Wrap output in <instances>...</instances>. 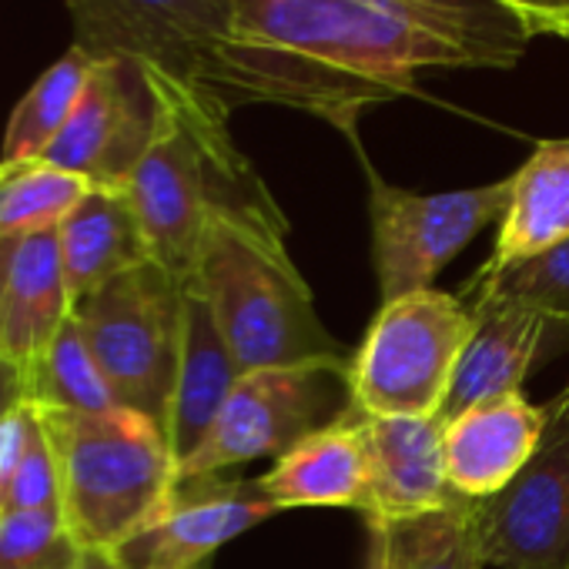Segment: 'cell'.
Segmentation results:
<instances>
[{
  "label": "cell",
  "instance_id": "cell-24",
  "mask_svg": "<svg viewBox=\"0 0 569 569\" xmlns=\"http://www.w3.org/2000/svg\"><path fill=\"white\" fill-rule=\"evenodd\" d=\"M479 499L456 496L449 506L392 526L389 569H482Z\"/></svg>",
  "mask_w": 569,
  "mask_h": 569
},
{
  "label": "cell",
  "instance_id": "cell-19",
  "mask_svg": "<svg viewBox=\"0 0 569 569\" xmlns=\"http://www.w3.org/2000/svg\"><path fill=\"white\" fill-rule=\"evenodd\" d=\"M61 264L71 306L104 281L151 261V244L124 188L91 184L58 224Z\"/></svg>",
  "mask_w": 569,
  "mask_h": 569
},
{
  "label": "cell",
  "instance_id": "cell-5",
  "mask_svg": "<svg viewBox=\"0 0 569 569\" xmlns=\"http://www.w3.org/2000/svg\"><path fill=\"white\" fill-rule=\"evenodd\" d=\"M71 316L118 406L164 432L181 356L184 278L151 258L78 299Z\"/></svg>",
  "mask_w": 569,
  "mask_h": 569
},
{
  "label": "cell",
  "instance_id": "cell-3",
  "mask_svg": "<svg viewBox=\"0 0 569 569\" xmlns=\"http://www.w3.org/2000/svg\"><path fill=\"white\" fill-rule=\"evenodd\" d=\"M284 238L289 221L218 211L201 234L188 278L204 292L241 372L352 362V352L322 326Z\"/></svg>",
  "mask_w": 569,
  "mask_h": 569
},
{
  "label": "cell",
  "instance_id": "cell-27",
  "mask_svg": "<svg viewBox=\"0 0 569 569\" xmlns=\"http://www.w3.org/2000/svg\"><path fill=\"white\" fill-rule=\"evenodd\" d=\"M81 556L58 509H0V569H74Z\"/></svg>",
  "mask_w": 569,
  "mask_h": 569
},
{
  "label": "cell",
  "instance_id": "cell-25",
  "mask_svg": "<svg viewBox=\"0 0 569 569\" xmlns=\"http://www.w3.org/2000/svg\"><path fill=\"white\" fill-rule=\"evenodd\" d=\"M91 181L48 161H0V238L58 228Z\"/></svg>",
  "mask_w": 569,
  "mask_h": 569
},
{
  "label": "cell",
  "instance_id": "cell-4",
  "mask_svg": "<svg viewBox=\"0 0 569 569\" xmlns=\"http://www.w3.org/2000/svg\"><path fill=\"white\" fill-rule=\"evenodd\" d=\"M38 412L58 459L61 516L84 549L114 552L174 499V456L144 416Z\"/></svg>",
  "mask_w": 569,
  "mask_h": 569
},
{
  "label": "cell",
  "instance_id": "cell-26",
  "mask_svg": "<svg viewBox=\"0 0 569 569\" xmlns=\"http://www.w3.org/2000/svg\"><path fill=\"white\" fill-rule=\"evenodd\" d=\"M469 296L512 299L556 326H569V238L519 264H482L469 281Z\"/></svg>",
  "mask_w": 569,
  "mask_h": 569
},
{
  "label": "cell",
  "instance_id": "cell-32",
  "mask_svg": "<svg viewBox=\"0 0 569 569\" xmlns=\"http://www.w3.org/2000/svg\"><path fill=\"white\" fill-rule=\"evenodd\" d=\"M366 559L362 569H389V549H392V522L366 519Z\"/></svg>",
  "mask_w": 569,
  "mask_h": 569
},
{
  "label": "cell",
  "instance_id": "cell-18",
  "mask_svg": "<svg viewBox=\"0 0 569 569\" xmlns=\"http://www.w3.org/2000/svg\"><path fill=\"white\" fill-rule=\"evenodd\" d=\"M71 309L58 228L21 234L0 284V359L28 372L71 319Z\"/></svg>",
  "mask_w": 569,
  "mask_h": 569
},
{
  "label": "cell",
  "instance_id": "cell-21",
  "mask_svg": "<svg viewBox=\"0 0 569 569\" xmlns=\"http://www.w3.org/2000/svg\"><path fill=\"white\" fill-rule=\"evenodd\" d=\"M94 61L98 58H91L84 48L71 44L31 84V91L11 111L4 144H0V161H38L54 144L88 88Z\"/></svg>",
  "mask_w": 569,
  "mask_h": 569
},
{
  "label": "cell",
  "instance_id": "cell-35",
  "mask_svg": "<svg viewBox=\"0 0 569 569\" xmlns=\"http://www.w3.org/2000/svg\"><path fill=\"white\" fill-rule=\"evenodd\" d=\"M201 569H208V566H201Z\"/></svg>",
  "mask_w": 569,
  "mask_h": 569
},
{
  "label": "cell",
  "instance_id": "cell-8",
  "mask_svg": "<svg viewBox=\"0 0 569 569\" xmlns=\"http://www.w3.org/2000/svg\"><path fill=\"white\" fill-rule=\"evenodd\" d=\"M369 174V214H372V254L382 302L409 292L432 289L436 274L492 221L502 218L512 191V178L419 194L382 181L366 154H359Z\"/></svg>",
  "mask_w": 569,
  "mask_h": 569
},
{
  "label": "cell",
  "instance_id": "cell-2",
  "mask_svg": "<svg viewBox=\"0 0 569 569\" xmlns=\"http://www.w3.org/2000/svg\"><path fill=\"white\" fill-rule=\"evenodd\" d=\"M148 81L158 94L161 121L124 191L138 211L151 258L188 278L201 234L218 211L261 221H284V214L261 174L238 151L228 131L231 114L218 101L158 74H148Z\"/></svg>",
  "mask_w": 569,
  "mask_h": 569
},
{
  "label": "cell",
  "instance_id": "cell-1",
  "mask_svg": "<svg viewBox=\"0 0 569 569\" xmlns=\"http://www.w3.org/2000/svg\"><path fill=\"white\" fill-rule=\"evenodd\" d=\"M456 68L476 64L392 0H234L201 91L228 114L248 104L312 114L362 154L369 108L416 94L422 71Z\"/></svg>",
  "mask_w": 569,
  "mask_h": 569
},
{
  "label": "cell",
  "instance_id": "cell-13",
  "mask_svg": "<svg viewBox=\"0 0 569 569\" xmlns=\"http://www.w3.org/2000/svg\"><path fill=\"white\" fill-rule=\"evenodd\" d=\"M546 409L522 392L479 402L446 422V472L462 499H492L536 459L546 439Z\"/></svg>",
  "mask_w": 569,
  "mask_h": 569
},
{
  "label": "cell",
  "instance_id": "cell-28",
  "mask_svg": "<svg viewBox=\"0 0 569 569\" xmlns=\"http://www.w3.org/2000/svg\"><path fill=\"white\" fill-rule=\"evenodd\" d=\"M0 509H58L61 512V476H58V459L54 446L44 432L41 412L28 442V452L0 499Z\"/></svg>",
  "mask_w": 569,
  "mask_h": 569
},
{
  "label": "cell",
  "instance_id": "cell-20",
  "mask_svg": "<svg viewBox=\"0 0 569 569\" xmlns=\"http://www.w3.org/2000/svg\"><path fill=\"white\" fill-rule=\"evenodd\" d=\"M569 238V138L539 141L512 174L489 268L519 264Z\"/></svg>",
  "mask_w": 569,
  "mask_h": 569
},
{
  "label": "cell",
  "instance_id": "cell-12",
  "mask_svg": "<svg viewBox=\"0 0 569 569\" xmlns=\"http://www.w3.org/2000/svg\"><path fill=\"white\" fill-rule=\"evenodd\" d=\"M278 512L254 482L188 479L178 482L164 512L111 556L124 569H201L224 542Z\"/></svg>",
  "mask_w": 569,
  "mask_h": 569
},
{
  "label": "cell",
  "instance_id": "cell-16",
  "mask_svg": "<svg viewBox=\"0 0 569 569\" xmlns=\"http://www.w3.org/2000/svg\"><path fill=\"white\" fill-rule=\"evenodd\" d=\"M281 512L299 506H346L372 512V459L366 442V412L352 409L339 422L306 436L254 479Z\"/></svg>",
  "mask_w": 569,
  "mask_h": 569
},
{
  "label": "cell",
  "instance_id": "cell-17",
  "mask_svg": "<svg viewBox=\"0 0 569 569\" xmlns=\"http://www.w3.org/2000/svg\"><path fill=\"white\" fill-rule=\"evenodd\" d=\"M241 369L214 322V312L194 278H184V316H181V356L174 376V396L168 412V449L174 469L204 442L221 406L228 402Z\"/></svg>",
  "mask_w": 569,
  "mask_h": 569
},
{
  "label": "cell",
  "instance_id": "cell-31",
  "mask_svg": "<svg viewBox=\"0 0 569 569\" xmlns=\"http://www.w3.org/2000/svg\"><path fill=\"white\" fill-rule=\"evenodd\" d=\"M28 402V379L18 366H11L8 359H0V426L4 419Z\"/></svg>",
  "mask_w": 569,
  "mask_h": 569
},
{
  "label": "cell",
  "instance_id": "cell-33",
  "mask_svg": "<svg viewBox=\"0 0 569 569\" xmlns=\"http://www.w3.org/2000/svg\"><path fill=\"white\" fill-rule=\"evenodd\" d=\"M74 569H124V566L104 549H84V556H81V562Z\"/></svg>",
  "mask_w": 569,
  "mask_h": 569
},
{
  "label": "cell",
  "instance_id": "cell-11",
  "mask_svg": "<svg viewBox=\"0 0 569 569\" xmlns=\"http://www.w3.org/2000/svg\"><path fill=\"white\" fill-rule=\"evenodd\" d=\"M479 552L499 569H569V429L546 426L536 459L479 499Z\"/></svg>",
  "mask_w": 569,
  "mask_h": 569
},
{
  "label": "cell",
  "instance_id": "cell-9",
  "mask_svg": "<svg viewBox=\"0 0 569 569\" xmlns=\"http://www.w3.org/2000/svg\"><path fill=\"white\" fill-rule=\"evenodd\" d=\"M74 44L91 58H128L148 74L201 91L231 34L234 0H64Z\"/></svg>",
  "mask_w": 569,
  "mask_h": 569
},
{
  "label": "cell",
  "instance_id": "cell-7",
  "mask_svg": "<svg viewBox=\"0 0 569 569\" xmlns=\"http://www.w3.org/2000/svg\"><path fill=\"white\" fill-rule=\"evenodd\" d=\"M352 362H306L241 372L204 442L178 466V482L208 479L254 459H278L356 409Z\"/></svg>",
  "mask_w": 569,
  "mask_h": 569
},
{
  "label": "cell",
  "instance_id": "cell-15",
  "mask_svg": "<svg viewBox=\"0 0 569 569\" xmlns=\"http://www.w3.org/2000/svg\"><path fill=\"white\" fill-rule=\"evenodd\" d=\"M472 332L456 362L439 419L449 422L459 412L522 392V379L536 366L549 322L546 316L499 296H472Z\"/></svg>",
  "mask_w": 569,
  "mask_h": 569
},
{
  "label": "cell",
  "instance_id": "cell-10",
  "mask_svg": "<svg viewBox=\"0 0 569 569\" xmlns=\"http://www.w3.org/2000/svg\"><path fill=\"white\" fill-rule=\"evenodd\" d=\"M161 121L158 94L141 64L101 58L88 88L41 161L81 174L91 184L124 188L148 154Z\"/></svg>",
  "mask_w": 569,
  "mask_h": 569
},
{
  "label": "cell",
  "instance_id": "cell-29",
  "mask_svg": "<svg viewBox=\"0 0 569 569\" xmlns=\"http://www.w3.org/2000/svg\"><path fill=\"white\" fill-rule=\"evenodd\" d=\"M34 422H38V406L24 402L18 406L4 426H0V499H4L24 452H28V442H31V432H34Z\"/></svg>",
  "mask_w": 569,
  "mask_h": 569
},
{
  "label": "cell",
  "instance_id": "cell-34",
  "mask_svg": "<svg viewBox=\"0 0 569 569\" xmlns=\"http://www.w3.org/2000/svg\"><path fill=\"white\" fill-rule=\"evenodd\" d=\"M546 416H549V422H559V426L569 429V386L546 406Z\"/></svg>",
  "mask_w": 569,
  "mask_h": 569
},
{
  "label": "cell",
  "instance_id": "cell-14",
  "mask_svg": "<svg viewBox=\"0 0 569 569\" xmlns=\"http://www.w3.org/2000/svg\"><path fill=\"white\" fill-rule=\"evenodd\" d=\"M372 459V512L409 522L456 499L446 472V422L439 416H366Z\"/></svg>",
  "mask_w": 569,
  "mask_h": 569
},
{
  "label": "cell",
  "instance_id": "cell-30",
  "mask_svg": "<svg viewBox=\"0 0 569 569\" xmlns=\"http://www.w3.org/2000/svg\"><path fill=\"white\" fill-rule=\"evenodd\" d=\"M499 4L516 14L529 38H569V0H499Z\"/></svg>",
  "mask_w": 569,
  "mask_h": 569
},
{
  "label": "cell",
  "instance_id": "cell-23",
  "mask_svg": "<svg viewBox=\"0 0 569 569\" xmlns=\"http://www.w3.org/2000/svg\"><path fill=\"white\" fill-rule=\"evenodd\" d=\"M24 379L28 402L44 412L108 416L121 409L74 316L61 326L48 352L24 372Z\"/></svg>",
  "mask_w": 569,
  "mask_h": 569
},
{
  "label": "cell",
  "instance_id": "cell-22",
  "mask_svg": "<svg viewBox=\"0 0 569 569\" xmlns=\"http://www.w3.org/2000/svg\"><path fill=\"white\" fill-rule=\"evenodd\" d=\"M392 4L459 44L476 68L512 71L532 41L499 0H392Z\"/></svg>",
  "mask_w": 569,
  "mask_h": 569
},
{
  "label": "cell",
  "instance_id": "cell-6",
  "mask_svg": "<svg viewBox=\"0 0 569 569\" xmlns=\"http://www.w3.org/2000/svg\"><path fill=\"white\" fill-rule=\"evenodd\" d=\"M472 312L462 299L422 289L382 302L352 352V402L366 416H439Z\"/></svg>",
  "mask_w": 569,
  "mask_h": 569
}]
</instances>
